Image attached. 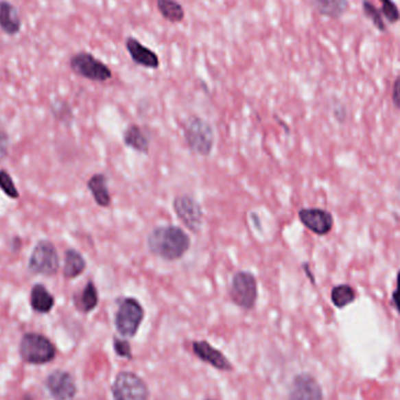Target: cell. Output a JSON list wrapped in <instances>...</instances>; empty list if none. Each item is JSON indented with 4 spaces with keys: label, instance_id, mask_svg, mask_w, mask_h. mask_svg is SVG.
I'll return each mask as SVG.
<instances>
[{
    "label": "cell",
    "instance_id": "obj_17",
    "mask_svg": "<svg viewBox=\"0 0 400 400\" xmlns=\"http://www.w3.org/2000/svg\"><path fill=\"white\" fill-rule=\"evenodd\" d=\"M31 307L38 314H48L56 305V300L49 290L41 283H36L31 290Z\"/></svg>",
    "mask_w": 400,
    "mask_h": 400
},
{
    "label": "cell",
    "instance_id": "obj_22",
    "mask_svg": "<svg viewBox=\"0 0 400 400\" xmlns=\"http://www.w3.org/2000/svg\"><path fill=\"white\" fill-rule=\"evenodd\" d=\"M157 8L163 18L171 23L178 24L185 18V11L177 0H157Z\"/></svg>",
    "mask_w": 400,
    "mask_h": 400
},
{
    "label": "cell",
    "instance_id": "obj_28",
    "mask_svg": "<svg viewBox=\"0 0 400 400\" xmlns=\"http://www.w3.org/2000/svg\"><path fill=\"white\" fill-rule=\"evenodd\" d=\"M8 149H10V137L6 134V131L0 129V162H3L8 157Z\"/></svg>",
    "mask_w": 400,
    "mask_h": 400
},
{
    "label": "cell",
    "instance_id": "obj_20",
    "mask_svg": "<svg viewBox=\"0 0 400 400\" xmlns=\"http://www.w3.org/2000/svg\"><path fill=\"white\" fill-rule=\"evenodd\" d=\"M74 303L76 308L84 314L91 313L99 305V292L95 283L88 281L82 292L74 297Z\"/></svg>",
    "mask_w": 400,
    "mask_h": 400
},
{
    "label": "cell",
    "instance_id": "obj_3",
    "mask_svg": "<svg viewBox=\"0 0 400 400\" xmlns=\"http://www.w3.org/2000/svg\"><path fill=\"white\" fill-rule=\"evenodd\" d=\"M20 356L30 364H46L56 358V346L41 333H25L20 342Z\"/></svg>",
    "mask_w": 400,
    "mask_h": 400
},
{
    "label": "cell",
    "instance_id": "obj_7",
    "mask_svg": "<svg viewBox=\"0 0 400 400\" xmlns=\"http://www.w3.org/2000/svg\"><path fill=\"white\" fill-rule=\"evenodd\" d=\"M144 318L142 305L134 297H127L119 303L115 315L116 329L122 336H135Z\"/></svg>",
    "mask_w": 400,
    "mask_h": 400
},
{
    "label": "cell",
    "instance_id": "obj_15",
    "mask_svg": "<svg viewBox=\"0 0 400 400\" xmlns=\"http://www.w3.org/2000/svg\"><path fill=\"white\" fill-rule=\"evenodd\" d=\"M23 27V21L14 5L8 0H0V30L6 36L19 34Z\"/></svg>",
    "mask_w": 400,
    "mask_h": 400
},
{
    "label": "cell",
    "instance_id": "obj_13",
    "mask_svg": "<svg viewBox=\"0 0 400 400\" xmlns=\"http://www.w3.org/2000/svg\"><path fill=\"white\" fill-rule=\"evenodd\" d=\"M124 46L127 49L129 56L134 64L141 67L150 68V69H157L161 66L157 53L154 52L152 49L144 46V45L136 39L134 36H128L124 41Z\"/></svg>",
    "mask_w": 400,
    "mask_h": 400
},
{
    "label": "cell",
    "instance_id": "obj_19",
    "mask_svg": "<svg viewBox=\"0 0 400 400\" xmlns=\"http://www.w3.org/2000/svg\"><path fill=\"white\" fill-rule=\"evenodd\" d=\"M87 187L99 207H108L110 205V193H109V189H108L107 178L104 174H94L88 180Z\"/></svg>",
    "mask_w": 400,
    "mask_h": 400
},
{
    "label": "cell",
    "instance_id": "obj_18",
    "mask_svg": "<svg viewBox=\"0 0 400 400\" xmlns=\"http://www.w3.org/2000/svg\"><path fill=\"white\" fill-rule=\"evenodd\" d=\"M86 268H87V262L82 257V254L74 248H69L64 252V266L62 270L64 279L73 280V279L79 278Z\"/></svg>",
    "mask_w": 400,
    "mask_h": 400
},
{
    "label": "cell",
    "instance_id": "obj_24",
    "mask_svg": "<svg viewBox=\"0 0 400 400\" xmlns=\"http://www.w3.org/2000/svg\"><path fill=\"white\" fill-rule=\"evenodd\" d=\"M362 12L366 19L373 23V26L379 32H388V25L385 24L384 18L381 14V10L377 8L370 0H362Z\"/></svg>",
    "mask_w": 400,
    "mask_h": 400
},
{
    "label": "cell",
    "instance_id": "obj_26",
    "mask_svg": "<svg viewBox=\"0 0 400 400\" xmlns=\"http://www.w3.org/2000/svg\"><path fill=\"white\" fill-rule=\"evenodd\" d=\"M0 189L8 196V198L14 199V200L20 198L19 191L14 185L12 176L8 174L5 169L0 170Z\"/></svg>",
    "mask_w": 400,
    "mask_h": 400
},
{
    "label": "cell",
    "instance_id": "obj_16",
    "mask_svg": "<svg viewBox=\"0 0 400 400\" xmlns=\"http://www.w3.org/2000/svg\"><path fill=\"white\" fill-rule=\"evenodd\" d=\"M311 6L320 16L340 20L349 8V0H311Z\"/></svg>",
    "mask_w": 400,
    "mask_h": 400
},
{
    "label": "cell",
    "instance_id": "obj_10",
    "mask_svg": "<svg viewBox=\"0 0 400 400\" xmlns=\"http://www.w3.org/2000/svg\"><path fill=\"white\" fill-rule=\"evenodd\" d=\"M298 219L303 226L320 237L329 234L333 228V217L329 211L323 209H301L298 211Z\"/></svg>",
    "mask_w": 400,
    "mask_h": 400
},
{
    "label": "cell",
    "instance_id": "obj_1",
    "mask_svg": "<svg viewBox=\"0 0 400 400\" xmlns=\"http://www.w3.org/2000/svg\"><path fill=\"white\" fill-rule=\"evenodd\" d=\"M190 247V237L180 227L171 225L156 227L148 237V248L151 253L167 261L182 259Z\"/></svg>",
    "mask_w": 400,
    "mask_h": 400
},
{
    "label": "cell",
    "instance_id": "obj_5",
    "mask_svg": "<svg viewBox=\"0 0 400 400\" xmlns=\"http://www.w3.org/2000/svg\"><path fill=\"white\" fill-rule=\"evenodd\" d=\"M69 67L76 75L95 82H106L113 78V71L104 61L84 51L71 56Z\"/></svg>",
    "mask_w": 400,
    "mask_h": 400
},
{
    "label": "cell",
    "instance_id": "obj_23",
    "mask_svg": "<svg viewBox=\"0 0 400 400\" xmlns=\"http://www.w3.org/2000/svg\"><path fill=\"white\" fill-rule=\"evenodd\" d=\"M356 290L350 285H335L331 290V302L338 309L351 305L356 300Z\"/></svg>",
    "mask_w": 400,
    "mask_h": 400
},
{
    "label": "cell",
    "instance_id": "obj_4",
    "mask_svg": "<svg viewBox=\"0 0 400 400\" xmlns=\"http://www.w3.org/2000/svg\"><path fill=\"white\" fill-rule=\"evenodd\" d=\"M27 268L32 274L51 278L59 272L60 258L56 246L49 240H39L33 248Z\"/></svg>",
    "mask_w": 400,
    "mask_h": 400
},
{
    "label": "cell",
    "instance_id": "obj_12",
    "mask_svg": "<svg viewBox=\"0 0 400 400\" xmlns=\"http://www.w3.org/2000/svg\"><path fill=\"white\" fill-rule=\"evenodd\" d=\"M45 384L54 399L69 400L75 397V381L66 371L56 370L46 378Z\"/></svg>",
    "mask_w": 400,
    "mask_h": 400
},
{
    "label": "cell",
    "instance_id": "obj_2",
    "mask_svg": "<svg viewBox=\"0 0 400 400\" xmlns=\"http://www.w3.org/2000/svg\"><path fill=\"white\" fill-rule=\"evenodd\" d=\"M184 137L191 151L199 156H209L213 150L214 131L211 124L200 117H191L184 124Z\"/></svg>",
    "mask_w": 400,
    "mask_h": 400
},
{
    "label": "cell",
    "instance_id": "obj_30",
    "mask_svg": "<svg viewBox=\"0 0 400 400\" xmlns=\"http://www.w3.org/2000/svg\"><path fill=\"white\" fill-rule=\"evenodd\" d=\"M392 102L395 107L400 110V75L397 76L392 86Z\"/></svg>",
    "mask_w": 400,
    "mask_h": 400
},
{
    "label": "cell",
    "instance_id": "obj_8",
    "mask_svg": "<svg viewBox=\"0 0 400 400\" xmlns=\"http://www.w3.org/2000/svg\"><path fill=\"white\" fill-rule=\"evenodd\" d=\"M114 400H148L149 388L136 373H121L111 388Z\"/></svg>",
    "mask_w": 400,
    "mask_h": 400
},
{
    "label": "cell",
    "instance_id": "obj_31",
    "mask_svg": "<svg viewBox=\"0 0 400 400\" xmlns=\"http://www.w3.org/2000/svg\"><path fill=\"white\" fill-rule=\"evenodd\" d=\"M302 267H303V270H305V274H307V277L310 279L311 283L315 285V279H314L313 274H311V272H310L309 266L307 265V263H303Z\"/></svg>",
    "mask_w": 400,
    "mask_h": 400
},
{
    "label": "cell",
    "instance_id": "obj_14",
    "mask_svg": "<svg viewBox=\"0 0 400 400\" xmlns=\"http://www.w3.org/2000/svg\"><path fill=\"white\" fill-rule=\"evenodd\" d=\"M193 351L199 360H202L205 363L212 365L213 368L222 370V371H228L232 370V364L224 356L222 351L213 348L210 343L205 341L193 342Z\"/></svg>",
    "mask_w": 400,
    "mask_h": 400
},
{
    "label": "cell",
    "instance_id": "obj_25",
    "mask_svg": "<svg viewBox=\"0 0 400 400\" xmlns=\"http://www.w3.org/2000/svg\"><path fill=\"white\" fill-rule=\"evenodd\" d=\"M381 1V14L390 25H395L400 21V10L393 0H379Z\"/></svg>",
    "mask_w": 400,
    "mask_h": 400
},
{
    "label": "cell",
    "instance_id": "obj_6",
    "mask_svg": "<svg viewBox=\"0 0 400 400\" xmlns=\"http://www.w3.org/2000/svg\"><path fill=\"white\" fill-rule=\"evenodd\" d=\"M230 296L232 301L242 309H253L258 300V282L253 274L246 270L234 274Z\"/></svg>",
    "mask_w": 400,
    "mask_h": 400
},
{
    "label": "cell",
    "instance_id": "obj_11",
    "mask_svg": "<svg viewBox=\"0 0 400 400\" xmlns=\"http://www.w3.org/2000/svg\"><path fill=\"white\" fill-rule=\"evenodd\" d=\"M290 400H323V390L313 376L302 373L294 378Z\"/></svg>",
    "mask_w": 400,
    "mask_h": 400
},
{
    "label": "cell",
    "instance_id": "obj_9",
    "mask_svg": "<svg viewBox=\"0 0 400 400\" xmlns=\"http://www.w3.org/2000/svg\"><path fill=\"white\" fill-rule=\"evenodd\" d=\"M174 210L184 226L193 233H199L204 222L202 209L190 196L182 194L174 200Z\"/></svg>",
    "mask_w": 400,
    "mask_h": 400
},
{
    "label": "cell",
    "instance_id": "obj_21",
    "mask_svg": "<svg viewBox=\"0 0 400 400\" xmlns=\"http://www.w3.org/2000/svg\"><path fill=\"white\" fill-rule=\"evenodd\" d=\"M123 142L128 148L139 151L141 154H149V139L137 124H131L123 134Z\"/></svg>",
    "mask_w": 400,
    "mask_h": 400
},
{
    "label": "cell",
    "instance_id": "obj_29",
    "mask_svg": "<svg viewBox=\"0 0 400 400\" xmlns=\"http://www.w3.org/2000/svg\"><path fill=\"white\" fill-rule=\"evenodd\" d=\"M391 305L396 308L400 315V270L397 273V287L396 290H393L392 296H391Z\"/></svg>",
    "mask_w": 400,
    "mask_h": 400
},
{
    "label": "cell",
    "instance_id": "obj_27",
    "mask_svg": "<svg viewBox=\"0 0 400 400\" xmlns=\"http://www.w3.org/2000/svg\"><path fill=\"white\" fill-rule=\"evenodd\" d=\"M114 349H115L116 353L119 357H124V358H131V348L130 344L124 340H119V338H114Z\"/></svg>",
    "mask_w": 400,
    "mask_h": 400
}]
</instances>
